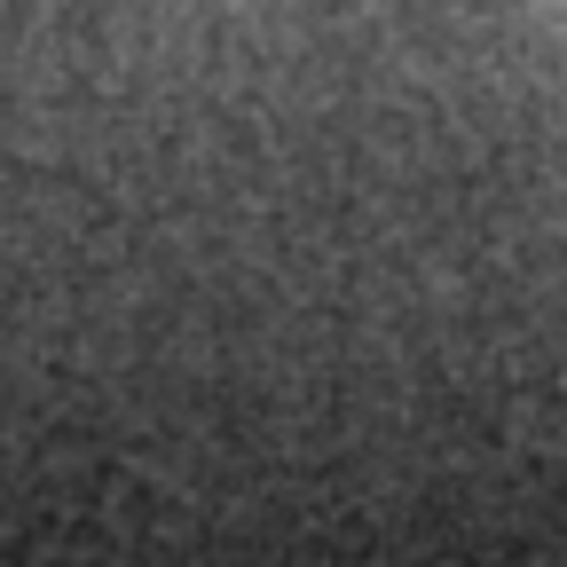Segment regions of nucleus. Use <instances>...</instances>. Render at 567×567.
<instances>
[{"instance_id": "nucleus-1", "label": "nucleus", "mask_w": 567, "mask_h": 567, "mask_svg": "<svg viewBox=\"0 0 567 567\" xmlns=\"http://www.w3.org/2000/svg\"><path fill=\"white\" fill-rule=\"evenodd\" d=\"M528 9H536V17H544L551 32H567V0H528Z\"/></svg>"}]
</instances>
